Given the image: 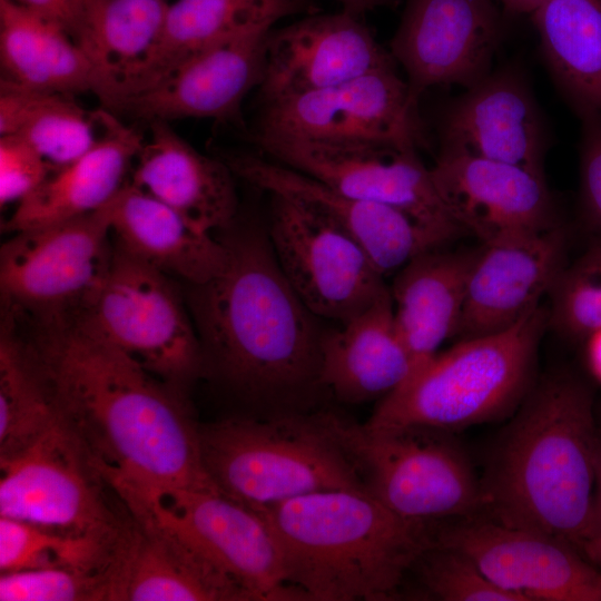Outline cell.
<instances>
[{"instance_id": "cell-1", "label": "cell", "mask_w": 601, "mask_h": 601, "mask_svg": "<svg viewBox=\"0 0 601 601\" xmlns=\"http://www.w3.org/2000/svg\"><path fill=\"white\" fill-rule=\"evenodd\" d=\"M27 345L60 425L111 486L217 489L185 395L69 314L36 319Z\"/></svg>"}, {"instance_id": "cell-2", "label": "cell", "mask_w": 601, "mask_h": 601, "mask_svg": "<svg viewBox=\"0 0 601 601\" xmlns=\"http://www.w3.org/2000/svg\"><path fill=\"white\" fill-rule=\"evenodd\" d=\"M237 216L218 230L227 253L221 272L189 285L204 373L253 403L302 402L324 390V328L285 278L267 227Z\"/></svg>"}, {"instance_id": "cell-3", "label": "cell", "mask_w": 601, "mask_h": 601, "mask_svg": "<svg viewBox=\"0 0 601 601\" xmlns=\"http://www.w3.org/2000/svg\"><path fill=\"white\" fill-rule=\"evenodd\" d=\"M509 418L480 476L481 515L579 550L589 530L600 435L590 388L568 372L546 374Z\"/></svg>"}, {"instance_id": "cell-4", "label": "cell", "mask_w": 601, "mask_h": 601, "mask_svg": "<svg viewBox=\"0 0 601 601\" xmlns=\"http://www.w3.org/2000/svg\"><path fill=\"white\" fill-rule=\"evenodd\" d=\"M257 512L279 542L288 583L306 600H392L433 543L430 524L363 490L313 492Z\"/></svg>"}, {"instance_id": "cell-5", "label": "cell", "mask_w": 601, "mask_h": 601, "mask_svg": "<svg viewBox=\"0 0 601 601\" xmlns=\"http://www.w3.org/2000/svg\"><path fill=\"white\" fill-rule=\"evenodd\" d=\"M548 327L549 311L541 304L506 329L459 339L382 398L365 425L454 433L510 417L535 383Z\"/></svg>"}, {"instance_id": "cell-6", "label": "cell", "mask_w": 601, "mask_h": 601, "mask_svg": "<svg viewBox=\"0 0 601 601\" xmlns=\"http://www.w3.org/2000/svg\"><path fill=\"white\" fill-rule=\"evenodd\" d=\"M198 443L217 490L255 511L313 492L366 491L328 413L198 424Z\"/></svg>"}, {"instance_id": "cell-7", "label": "cell", "mask_w": 601, "mask_h": 601, "mask_svg": "<svg viewBox=\"0 0 601 601\" xmlns=\"http://www.w3.org/2000/svg\"><path fill=\"white\" fill-rule=\"evenodd\" d=\"M328 418L366 491L400 516L431 524L482 514L481 479L452 432Z\"/></svg>"}, {"instance_id": "cell-8", "label": "cell", "mask_w": 601, "mask_h": 601, "mask_svg": "<svg viewBox=\"0 0 601 601\" xmlns=\"http://www.w3.org/2000/svg\"><path fill=\"white\" fill-rule=\"evenodd\" d=\"M68 314L184 395L204 374L197 331L168 275L117 246L102 277Z\"/></svg>"}, {"instance_id": "cell-9", "label": "cell", "mask_w": 601, "mask_h": 601, "mask_svg": "<svg viewBox=\"0 0 601 601\" xmlns=\"http://www.w3.org/2000/svg\"><path fill=\"white\" fill-rule=\"evenodd\" d=\"M116 493L128 510L148 514L201 551L249 601L306 600L288 583L279 542L257 511L217 489L120 487Z\"/></svg>"}, {"instance_id": "cell-10", "label": "cell", "mask_w": 601, "mask_h": 601, "mask_svg": "<svg viewBox=\"0 0 601 601\" xmlns=\"http://www.w3.org/2000/svg\"><path fill=\"white\" fill-rule=\"evenodd\" d=\"M0 516L114 542L129 512L58 422L30 447L0 462Z\"/></svg>"}, {"instance_id": "cell-11", "label": "cell", "mask_w": 601, "mask_h": 601, "mask_svg": "<svg viewBox=\"0 0 601 601\" xmlns=\"http://www.w3.org/2000/svg\"><path fill=\"white\" fill-rule=\"evenodd\" d=\"M253 138L275 162L345 195L401 209L453 239L466 235L416 149L371 140Z\"/></svg>"}, {"instance_id": "cell-12", "label": "cell", "mask_w": 601, "mask_h": 601, "mask_svg": "<svg viewBox=\"0 0 601 601\" xmlns=\"http://www.w3.org/2000/svg\"><path fill=\"white\" fill-rule=\"evenodd\" d=\"M269 197L266 227L276 260L316 317L343 324L390 288L345 231L294 199L278 194Z\"/></svg>"}, {"instance_id": "cell-13", "label": "cell", "mask_w": 601, "mask_h": 601, "mask_svg": "<svg viewBox=\"0 0 601 601\" xmlns=\"http://www.w3.org/2000/svg\"><path fill=\"white\" fill-rule=\"evenodd\" d=\"M254 136L371 140L416 150L426 141L418 100L395 67L263 104Z\"/></svg>"}, {"instance_id": "cell-14", "label": "cell", "mask_w": 601, "mask_h": 601, "mask_svg": "<svg viewBox=\"0 0 601 601\" xmlns=\"http://www.w3.org/2000/svg\"><path fill=\"white\" fill-rule=\"evenodd\" d=\"M110 216L104 207L57 224L21 230L0 252V287L12 309L36 319L73 311L105 274Z\"/></svg>"}, {"instance_id": "cell-15", "label": "cell", "mask_w": 601, "mask_h": 601, "mask_svg": "<svg viewBox=\"0 0 601 601\" xmlns=\"http://www.w3.org/2000/svg\"><path fill=\"white\" fill-rule=\"evenodd\" d=\"M433 543L471 558L519 601H601V573L572 544L486 516L450 520Z\"/></svg>"}, {"instance_id": "cell-16", "label": "cell", "mask_w": 601, "mask_h": 601, "mask_svg": "<svg viewBox=\"0 0 601 601\" xmlns=\"http://www.w3.org/2000/svg\"><path fill=\"white\" fill-rule=\"evenodd\" d=\"M501 38L494 0H407L391 55L420 100L432 87H471L491 72Z\"/></svg>"}, {"instance_id": "cell-17", "label": "cell", "mask_w": 601, "mask_h": 601, "mask_svg": "<svg viewBox=\"0 0 601 601\" xmlns=\"http://www.w3.org/2000/svg\"><path fill=\"white\" fill-rule=\"evenodd\" d=\"M223 159L235 176L249 185L294 199L341 228L384 277L454 240L401 209L351 197L273 160L249 154Z\"/></svg>"}, {"instance_id": "cell-18", "label": "cell", "mask_w": 601, "mask_h": 601, "mask_svg": "<svg viewBox=\"0 0 601 601\" xmlns=\"http://www.w3.org/2000/svg\"><path fill=\"white\" fill-rule=\"evenodd\" d=\"M566 265V233L550 229L481 244L470 267L455 337L506 329L541 305Z\"/></svg>"}, {"instance_id": "cell-19", "label": "cell", "mask_w": 601, "mask_h": 601, "mask_svg": "<svg viewBox=\"0 0 601 601\" xmlns=\"http://www.w3.org/2000/svg\"><path fill=\"white\" fill-rule=\"evenodd\" d=\"M440 154L520 166L544 175L549 136L522 71L503 67L466 88L444 110Z\"/></svg>"}, {"instance_id": "cell-20", "label": "cell", "mask_w": 601, "mask_h": 601, "mask_svg": "<svg viewBox=\"0 0 601 601\" xmlns=\"http://www.w3.org/2000/svg\"><path fill=\"white\" fill-rule=\"evenodd\" d=\"M128 512L104 571L108 600L249 601L191 543L146 513Z\"/></svg>"}, {"instance_id": "cell-21", "label": "cell", "mask_w": 601, "mask_h": 601, "mask_svg": "<svg viewBox=\"0 0 601 601\" xmlns=\"http://www.w3.org/2000/svg\"><path fill=\"white\" fill-rule=\"evenodd\" d=\"M388 67H395V60L361 16L345 10L312 14L269 30L258 93L266 104Z\"/></svg>"}, {"instance_id": "cell-22", "label": "cell", "mask_w": 601, "mask_h": 601, "mask_svg": "<svg viewBox=\"0 0 601 601\" xmlns=\"http://www.w3.org/2000/svg\"><path fill=\"white\" fill-rule=\"evenodd\" d=\"M430 169L453 218L481 244L561 224L544 175L511 164L446 154H439Z\"/></svg>"}, {"instance_id": "cell-23", "label": "cell", "mask_w": 601, "mask_h": 601, "mask_svg": "<svg viewBox=\"0 0 601 601\" xmlns=\"http://www.w3.org/2000/svg\"><path fill=\"white\" fill-rule=\"evenodd\" d=\"M269 30L245 35L198 53L155 86L118 102L110 112L148 122L213 118L242 124L243 100L263 80Z\"/></svg>"}, {"instance_id": "cell-24", "label": "cell", "mask_w": 601, "mask_h": 601, "mask_svg": "<svg viewBox=\"0 0 601 601\" xmlns=\"http://www.w3.org/2000/svg\"><path fill=\"white\" fill-rule=\"evenodd\" d=\"M149 128L130 181L205 231L228 226L238 214V198L224 159L197 151L168 121L152 120Z\"/></svg>"}, {"instance_id": "cell-25", "label": "cell", "mask_w": 601, "mask_h": 601, "mask_svg": "<svg viewBox=\"0 0 601 601\" xmlns=\"http://www.w3.org/2000/svg\"><path fill=\"white\" fill-rule=\"evenodd\" d=\"M116 246L189 285L221 272L227 253L219 237L205 231L131 181L106 204Z\"/></svg>"}, {"instance_id": "cell-26", "label": "cell", "mask_w": 601, "mask_h": 601, "mask_svg": "<svg viewBox=\"0 0 601 601\" xmlns=\"http://www.w3.org/2000/svg\"><path fill=\"white\" fill-rule=\"evenodd\" d=\"M324 329L321 383L346 403L384 398L408 377L411 362L398 334L390 288L370 307Z\"/></svg>"}, {"instance_id": "cell-27", "label": "cell", "mask_w": 601, "mask_h": 601, "mask_svg": "<svg viewBox=\"0 0 601 601\" xmlns=\"http://www.w3.org/2000/svg\"><path fill=\"white\" fill-rule=\"evenodd\" d=\"M444 248L413 258L395 273L390 287L396 327L411 362L407 380L439 353L446 339L455 337L459 326L476 248Z\"/></svg>"}, {"instance_id": "cell-28", "label": "cell", "mask_w": 601, "mask_h": 601, "mask_svg": "<svg viewBox=\"0 0 601 601\" xmlns=\"http://www.w3.org/2000/svg\"><path fill=\"white\" fill-rule=\"evenodd\" d=\"M311 8L312 0H176L168 4L157 46L111 109L155 86L198 53L245 35L269 30L278 20Z\"/></svg>"}, {"instance_id": "cell-29", "label": "cell", "mask_w": 601, "mask_h": 601, "mask_svg": "<svg viewBox=\"0 0 601 601\" xmlns=\"http://www.w3.org/2000/svg\"><path fill=\"white\" fill-rule=\"evenodd\" d=\"M145 140L112 116L102 138L75 161L56 168L18 203L6 224L21 231L72 219L104 207L126 184Z\"/></svg>"}, {"instance_id": "cell-30", "label": "cell", "mask_w": 601, "mask_h": 601, "mask_svg": "<svg viewBox=\"0 0 601 601\" xmlns=\"http://www.w3.org/2000/svg\"><path fill=\"white\" fill-rule=\"evenodd\" d=\"M167 0H88L76 39L92 65L95 95L109 110L158 43Z\"/></svg>"}, {"instance_id": "cell-31", "label": "cell", "mask_w": 601, "mask_h": 601, "mask_svg": "<svg viewBox=\"0 0 601 601\" xmlns=\"http://www.w3.org/2000/svg\"><path fill=\"white\" fill-rule=\"evenodd\" d=\"M1 79L67 96L95 92L91 62L59 26L14 0H0Z\"/></svg>"}, {"instance_id": "cell-32", "label": "cell", "mask_w": 601, "mask_h": 601, "mask_svg": "<svg viewBox=\"0 0 601 601\" xmlns=\"http://www.w3.org/2000/svg\"><path fill=\"white\" fill-rule=\"evenodd\" d=\"M112 116L106 109L86 110L72 96L0 82V136H19L55 169L88 152Z\"/></svg>"}, {"instance_id": "cell-33", "label": "cell", "mask_w": 601, "mask_h": 601, "mask_svg": "<svg viewBox=\"0 0 601 601\" xmlns=\"http://www.w3.org/2000/svg\"><path fill=\"white\" fill-rule=\"evenodd\" d=\"M531 16L562 93L578 114H601V0H545Z\"/></svg>"}, {"instance_id": "cell-34", "label": "cell", "mask_w": 601, "mask_h": 601, "mask_svg": "<svg viewBox=\"0 0 601 601\" xmlns=\"http://www.w3.org/2000/svg\"><path fill=\"white\" fill-rule=\"evenodd\" d=\"M58 423L47 384L24 341L4 322L0 336V462L36 443Z\"/></svg>"}, {"instance_id": "cell-35", "label": "cell", "mask_w": 601, "mask_h": 601, "mask_svg": "<svg viewBox=\"0 0 601 601\" xmlns=\"http://www.w3.org/2000/svg\"><path fill=\"white\" fill-rule=\"evenodd\" d=\"M115 542L0 516V572L50 568L104 571Z\"/></svg>"}, {"instance_id": "cell-36", "label": "cell", "mask_w": 601, "mask_h": 601, "mask_svg": "<svg viewBox=\"0 0 601 601\" xmlns=\"http://www.w3.org/2000/svg\"><path fill=\"white\" fill-rule=\"evenodd\" d=\"M549 327L561 336L587 339L601 328V238L566 264L550 294Z\"/></svg>"}, {"instance_id": "cell-37", "label": "cell", "mask_w": 601, "mask_h": 601, "mask_svg": "<svg viewBox=\"0 0 601 601\" xmlns=\"http://www.w3.org/2000/svg\"><path fill=\"white\" fill-rule=\"evenodd\" d=\"M420 581L428 595L443 601H519L494 584L465 553L432 543L422 554Z\"/></svg>"}, {"instance_id": "cell-38", "label": "cell", "mask_w": 601, "mask_h": 601, "mask_svg": "<svg viewBox=\"0 0 601 601\" xmlns=\"http://www.w3.org/2000/svg\"><path fill=\"white\" fill-rule=\"evenodd\" d=\"M1 601H97L108 600L104 571L70 568L37 569L1 573Z\"/></svg>"}, {"instance_id": "cell-39", "label": "cell", "mask_w": 601, "mask_h": 601, "mask_svg": "<svg viewBox=\"0 0 601 601\" xmlns=\"http://www.w3.org/2000/svg\"><path fill=\"white\" fill-rule=\"evenodd\" d=\"M55 167L26 140L16 135L0 136V205L20 203Z\"/></svg>"}, {"instance_id": "cell-40", "label": "cell", "mask_w": 601, "mask_h": 601, "mask_svg": "<svg viewBox=\"0 0 601 601\" xmlns=\"http://www.w3.org/2000/svg\"><path fill=\"white\" fill-rule=\"evenodd\" d=\"M579 208L592 238H601V114L582 111Z\"/></svg>"}, {"instance_id": "cell-41", "label": "cell", "mask_w": 601, "mask_h": 601, "mask_svg": "<svg viewBox=\"0 0 601 601\" xmlns=\"http://www.w3.org/2000/svg\"><path fill=\"white\" fill-rule=\"evenodd\" d=\"M33 13L59 26L75 41L81 30L88 0H14Z\"/></svg>"}, {"instance_id": "cell-42", "label": "cell", "mask_w": 601, "mask_h": 601, "mask_svg": "<svg viewBox=\"0 0 601 601\" xmlns=\"http://www.w3.org/2000/svg\"><path fill=\"white\" fill-rule=\"evenodd\" d=\"M601 532V434L599 435L594 457V490L589 530L585 538Z\"/></svg>"}, {"instance_id": "cell-43", "label": "cell", "mask_w": 601, "mask_h": 601, "mask_svg": "<svg viewBox=\"0 0 601 601\" xmlns=\"http://www.w3.org/2000/svg\"><path fill=\"white\" fill-rule=\"evenodd\" d=\"M587 357L594 376L601 382V328L587 339Z\"/></svg>"}, {"instance_id": "cell-44", "label": "cell", "mask_w": 601, "mask_h": 601, "mask_svg": "<svg viewBox=\"0 0 601 601\" xmlns=\"http://www.w3.org/2000/svg\"><path fill=\"white\" fill-rule=\"evenodd\" d=\"M579 550L601 573V532L593 533L585 538Z\"/></svg>"}, {"instance_id": "cell-45", "label": "cell", "mask_w": 601, "mask_h": 601, "mask_svg": "<svg viewBox=\"0 0 601 601\" xmlns=\"http://www.w3.org/2000/svg\"><path fill=\"white\" fill-rule=\"evenodd\" d=\"M338 1L343 10L362 16L367 10H372L376 7L391 3L394 0H336Z\"/></svg>"}, {"instance_id": "cell-46", "label": "cell", "mask_w": 601, "mask_h": 601, "mask_svg": "<svg viewBox=\"0 0 601 601\" xmlns=\"http://www.w3.org/2000/svg\"><path fill=\"white\" fill-rule=\"evenodd\" d=\"M513 13L532 14L545 0H497Z\"/></svg>"}]
</instances>
